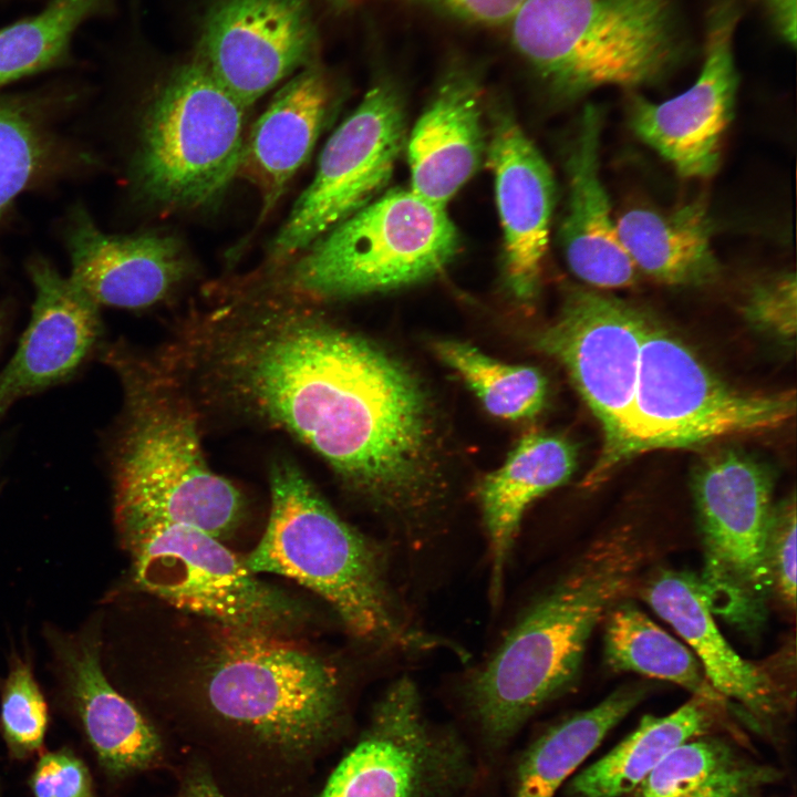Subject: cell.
<instances>
[{"instance_id":"cell-9","label":"cell","mask_w":797,"mask_h":797,"mask_svg":"<svg viewBox=\"0 0 797 797\" xmlns=\"http://www.w3.org/2000/svg\"><path fill=\"white\" fill-rule=\"evenodd\" d=\"M795 413L794 390L774 393L736 390L649 318L617 468L654 449L693 448L723 437L769 431Z\"/></svg>"},{"instance_id":"cell-39","label":"cell","mask_w":797,"mask_h":797,"mask_svg":"<svg viewBox=\"0 0 797 797\" xmlns=\"http://www.w3.org/2000/svg\"><path fill=\"white\" fill-rule=\"evenodd\" d=\"M780 35L795 44L796 0H765Z\"/></svg>"},{"instance_id":"cell-25","label":"cell","mask_w":797,"mask_h":797,"mask_svg":"<svg viewBox=\"0 0 797 797\" xmlns=\"http://www.w3.org/2000/svg\"><path fill=\"white\" fill-rule=\"evenodd\" d=\"M615 225L636 270L659 282L702 286L721 273L712 246L713 224L701 200L670 213L631 208L615 219Z\"/></svg>"},{"instance_id":"cell-23","label":"cell","mask_w":797,"mask_h":797,"mask_svg":"<svg viewBox=\"0 0 797 797\" xmlns=\"http://www.w3.org/2000/svg\"><path fill=\"white\" fill-rule=\"evenodd\" d=\"M335 87L318 60L302 68L275 95L245 139L238 175L261 196L266 217L308 161L330 115Z\"/></svg>"},{"instance_id":"cell-5","label":"cell","mask_w":797,"mask_h":797,"mask_svg":"<svg viewBox=\"0 0 797 797\" xmlns=\"http://www.w3.org/2000/svg\"><path fill=\"white\" fill-rule=\"evenodd\" d=\"M513 44L558 94L652 83L680 61L674 0H524Z\"/></svg>"},{"instance_id":"cell-3","label":"cell","mask_w":797,"mask_h":797,"mask_svg":"<svg viewBox=\"0 0 797 797\" xmlns=\"http://www.w3.org/2000/svg\"><path fill=\"white\" fill-rule=\"evenodd\" d=\"M271 507L265 532L245 562L310 589L337 611L355 636L403 652L463 650L408 620L393 592L382 551L325 503L289 462L270 476Z\"/></svg>"},{"instance_id":"cell-18","label":"cell","mask_w":797,"mask_h":797,"mask_svg":"<svg viewBox=\"0 0 797 797\" xmlns=\"http://www.w3.org/2000/svg\"><path fill=\"white\" fill-rule=\"evenodd\" d=\"M643 599L687 643L712 687L734 701L769 738L788 711L778 683L760 665L743 659L717 628L698 578L664 569L641 588Z\"/></svg>"},{"instance_id":"cell-21","label":"cell","mask_w":797,"mask_h":797,"mask_svg":"<svg viewBox=\"0 0 797 797\" xmlns=\"http://www.w3.org/2000/svg\"><path fill=\"white\" fill-rule=\"evenodd\" d=\"M602 115L594 105L581 114L567 158L568 197L559 228L571 272L598 289L625 288L638 270L627 253L600 177Z\"/></svg>"},{"instance_id":"cell-19","label":"cell","mask_w":797,"mask_h":797,"mask_svg":"<svg viewBox=\"0 0 797 797\" xmlns=\"http://www.w3.org/2000/svg\"><path fill=\"white\" fill-rule=\"evenodd\" d=\"M35 298L29 325L0 372V415L18 400L70 376L100 332L99 306L49 262L29 265Z\"/></svg>"},{"instance_id":"cell-35","label":"cell","mask_w":797,"mask_h":797,"mask_svg":"<svg viewBox=\"0 0 797 797\" xmlns=\"http://www.w3.org/2000/svg\"><path fill=\"white\" fill-rule=\"evenodd\" d=\"M744 311L755 328L783 342L794 341L797 328L796 273L784 271L756 284Z\"/></svg>"},{"instance_id":"cell-24","label":"cell","mask_w":797,"mask_h":797,"mask_svg":"<svg viewBox=\"0 0 797 797\" xmlns=\"http://www.w3.org/2000/svg\"><path fill=\"white\" fill-rule=\"evenodd\" d=\"M576 464L573 446L563 437L529 433L521 437L504 465L478 487L490 555V599L501 597L506 566L526 509L538 497L563 484Z\"/></svg>"},{"instance_id":"cell-33","label":"cell","mask_w":797,"mask_h":797,"mask_svg":"<svg viewBox=\"0 0 797 797\" xmlns=\"http://www.w3.org/2000/svg\"><path fill=\"white\" fill-rule=\"evenodd\" d=\"M33 121L17 104L0 100V217L23 190L45 154Z\"/></svg>"},{"instance_id":"cell-29","label":"cell","mask_w":797,"mask_h":797,"mask_svg":"<svg viewBox=\"0 0 797 797\" xmlns=\"http://www.w3.org/2000/svg\"><path fill=\"white\" fill-rule=\"evenodd\" d=\"M646 687L624 685L597 705L546 729L520 756L511 797H555L558 789L646 695Z\"/></svg>"},{"instance_id":"cell-32","label":"cell","mask_w":797,"mask_h":797,"mask_svg":"<svg viewBox=\"0 0 797 797\" xmlns=\"http://www.w3.org/2000/svg\"><path fill=\"white\" fill-rule=\"evenodd\" d=\"M433 349L494 416L517 421L531 418L542 410L547 381L537 369L499 362L456 340H436Z\"/></svg>"},{"instance_id":"cell-36","label":"cell","mask_w":797,"mask_h":797,"mask_svg":"<svg viewBox=\"0 0 797 797\" xmlns=\"http://www.w3.org/2000/svg\"><path fill=\"white\" fill-rule=\"evenodd\" d=\"M796 498L774 507L766 545V565L772 594L796 607Z\"/></svg>"},{"instance_id":"cell-27","label":"cell","mask_w":797,"mask_h":797,"mask_svg":"<svg viewBox=\"0 0 797 797\" xmlns=\"http://www.w3.org/2000/svg\"><path fill=\"white\" fill-rule=\"evenodd\" d=\"M724 706L693 695L676 711L645 715L615 747L570 777L567 797H624L675 747L711 734Z\"/></svg>"},{"instance_id":"cell-20","label":"cell","mask_w":797,"mask_h":797,"mask_svg":"<svg viewBox=\"0 0 797 797\" xmlns=\"http://www.w3.org/2000/svg\"><path fill=\"white\" fill-rule=\"evenodd\" d=\"M69 279L95 304L127 309L164 299L189 272L185 249L158 234H104L86 211H74L68 234Z\"/></svg>"},{"instance_id":"cell-34","label":"cell","mask_w":797,"mask_h":797,"mask_svg":"<svg viewBox=\"0 0 797 797\" xmlns=\"http://www.w3.org/2000/svg\"><path fill=\"white\" fill-rule=\"evenodd\" d=\"M1 724L10 746L18 753H30L42 746L48 710L30 667L18 662L11 670L2 693Z\"/></svg>"},{"instance_id":"cell-2","label":"cell","mask_w":797,"mask_h":797,"mask_svg":"<svg viewBox=\"0 0 797 797\" xmlns=\"http://www.w3.org/2000/svg\"><path fill=\"white\" fill-rule=\"evenodd\" d=\"M649 551L646 540L630 527L594 540L469 677L467 706L490 747L506 745L536 712L568 690L592 632L638 584Z\"/></svg>"},{"instance_id":"cell-31","label":"cell","mask_w":797,"mask_h":797,"mask_svg":"<svg viewBox=\"0 0 797 797\" xmlns=\"http://www.w3.org/2000/svg\"><path fill=\"white\" fill-rule=\"evenodd\" d=\"M106 0H51L39 13L0 29V86L61 63L79 27Z\"/></svg>"},{"instance_id":"cell-26","label":"cell","mask_w":797,"mask_h":797,"mask_svg":"<svg viewBox=\"0 0 797 797\" xmlns=\"http://www.w3.org/2000/svg\"><path fill=\"white\" fill-rule=\"evenodd\" d=\"M69 681L85 733L101 764L123 775L149 766L161 741L103 673L97 646L83 641L65 653Z\"/></svg>"},{"instance_id":"cell-17","label":"cell","mask_w":797,"mask_h":797,"mask_svg":"<svg viewBox=\"0 0 797 797\" xmlns=\"http://www.w3.org/2000/svg\"><path fill=\"white\" fill-rule=\"evenodd\" d=\"M488 159L504 232L505 283L522 303L537 296L549 242L555 180L549 165L515 117L491 113Z\"/></svg>"},{"instance_id":"cell-7","label":"cell","mask_w":797,"mask_h":797,"mask_svg":"<svg viewBox=\"0 0 797 797\" xmlns=\"http://www.w3.org/2000/svg\"><path fill=\"white\" fill-rule=\"evenodd\" d=\"M246 110L196 59L173 69L141 123L134 173L142 195L168 209L219 200L239 173Z\"/></svg>"},{"instance_id":"cell-16","label":"cell","mask_w":797,"mask_h":797,"mask_svg":"<svg viewBox=\"0 0 797 797\" xmlns=\"http://www.w3.org/2000/svg\"><path fill=\"white\" fill-rule=\"evenodd\" d=\"M737 18L732 3H722L714 10L704 62L689 89L663 102L638 97L632 103L631 128L681 176L706 178L718 167L738 87L733 53Z\"/></svg>"},{"instance_id":"cell-11","label":"cell","mask_w":797,"mask_h":797,"mask_svg":"<svg viewBox=\"0 0 797 797\" xmlns=\"http://www.w3.org/2000/svg\"><path fill=\"white\" fill-rule=\"evenodd\" d=\"M137 583L220 628L286 634L303 610L260 581L220 539L196 528L153 525L121 530Z\"/></svg>"},{"instance_id":"cell-13","label":"cell","mask_w":797,"mask_h":797,"mask_svg":"<svg viewBox=\"0 0 797 797\" xmlns=\"http://www.w3.org/2000/svg\"><path fill=\"white\" fill-rule=\"evenodd\" d=\"M649 317L593 289L567 294L558 318L536 333L535 345L561 363L601 426L602 447L584 485L617 469L638 383Z\"/></svg>"},{"instance_id":"cell-41","label":"cell","mask_w":797,"mask_h":797,"mask_svg":"<svg viewBox=\"0 0 797 797\" xmlns=\"http://www.w3.org/2000/svg\"><path fill=\"white\" fill-rule=\"evenodd\" d=\"M335 10H343L354 3L355 0H323Z\"/></svg>"},{"instance_id":"cell-42","label":"cell","mask_w":797,"mask_h":797,"mask_svg":"<svg viewBox=\"0 0 797 797\" xmlns=\"http://www.w3.org/2000/svg\"><path fill=\"white\" fill-rule=\"evenodd\" d=\"M0 330H1V323H0Z\"/></svg>"},{"instance_id":"cell-30","label":"cell","mask_w":797,"mask_h":797,"mask_svg":"<svg viewBox=\"0 0 797 797\" xmlns=\"http://www.w3.org/2000/svg\"><path fill=\"white\" fill-rule=\"evenodd\" d=\"M603 624L604 658L612 670L675 683L727 708L728 703L712 687L692 651L628 598L611 608Z\"/></svg>"},{"instance_id":"cell-12","label":"cell","mask_w":797,"mask_h":797,"mask_svg":"<svg viewBox=\"0 0 797 797\" xmlns=\"http://www.w3.org/2000/svg\"><path fill=\"white\" fill-rule=\"evenodd\" d=\"M476 779L466 744L429 722L416 685L402 677L381 695L320 797H463Z\"/></svg>"},{"instance_id":"cell-8","label":"cell","mask_w":797,"mask_h":797,"mask_svg":"<svg viewBox=\"0 0 797 797\" xmlns=\"http://www.w3.org/2000/svg\"><path fill=\"white\" fill-rule=\"evenodd\" d=\"M220 629L206 680L207 701L218 715L292 752L333 733L342 692L328 662L284 634Z\"/></svg>"},{"instance_id":"cell-37","label":"cell","mask_w":797,"mask_h":797,"mask_svg":"<svg viewBox=\"0 0 797 797\" xmlns=\"http://www.w3.org/2000/svg\"><path fill=\"white\" fill-rule=\"evenodd\" d=\"M34 797H93L90 773L71 752L44 754L31 778Z\"/></svg>"},{"instance_id":"cell-14","label":"cell","mask_w":797,"mask_h":797,"mask_svg":"<svg viewBox=\"0 0 797 797\" xmlns=\"http://www.w3.org/2000/svg\"><path fill=\"white\" fill-rule=\"evenodd\" d=\"M404 135L400 90L382 79L325 143L312 182L270 242L271 259L287 262L369 204L390 179Z\"/></svg>"},{"instance_id":"cell-1","label":"cell","mask_w":797,"mask_h":797,"mask_svg":"<svg viewBox=\"0 0 797 797\" xmlns=\"http://www.w3.org/2000/svg\"><path fill=\"white\" fill-rule=\"evenodd\" d=\"M226 319L199 354L237 407L294 435L381 509L408 516L435 500L432 411L404 364L291 302Z\"/></svg>"},{"instance_id":"cell-28","label":"cell","mask_w":797,"mask_h":797,"mask_svg":"<svg viewBox=\"0 0 797 797\" xmlns=\"http://www.w3.org/2000/svg\"><path fill=\"white\" fill-rule=\"evenodd\" d=\"M782 777L711 733L671 751L625 797H757Z\"/></svg>"},{"instance_id":"cell-4","label":"cell","mask_w":797,"mask_h":797,"mask_svg":"<svg viewBox=\"0 0 797 797\" xmlns=\"http://www.w3.org/2000/svg\"><path fill=\"white\" fill-rule=\"evenodd\" d=\"M125 411L114 448L115 511L121 530L177 525L218 539L241 519L239 490L206 463L196 418L162 372L110 353Z\"/></svg>"},{"instance_id":"cell-40","label":"cell","mask_w":797,"mask_h":797,"mask_svg":"<svg viewBox=\"0 0 797 797\" xmlns=\"http://www.w3.org/2000/svg\"><path fill=\"white\" fill-rule=\"evenodd\" d=\"M182 797H222L213 779L203 772L194 774L186 783Z\"/></svg>"},{"instance_id":"cell-38","label":"cell","mask_w":797,"mask_h":797,"mask_svg":"<svg viewBox=\"0 0 797 797\" xmlns=\"http://www.w3.org/2000/svg\"><path fill=\"white\" fill-rule=\"evenodd\" d=\"M438 10L452 18L480 24L509 23L524 0H406Z\"/></svg>"},{"instance_id":"cell-6","label":"cell","mask_w":797,"mask_h":797,"mask_svg":"<svg viewBox=\"0 0 797 797\" xmlns=\"http://www.w3.org/2000/svg\"><path fill=\"white\" fill-rule=\"evenodd\" d=\"M458 247V234L445 207L411 189H394L288 260L279 287L296 301L397 289L439 273Z\"/></svg>"},{"instance_id":"cell-15","label":"cell","mask_w":797,"mask_h":797,"mask_svg":"<svg viewBox=\"0 0 797 797\" xmlns=\"http://www.w3.org/2000/svg\"><path fill=\"white\" fill-rule=\"evenodd\" d=\"M309 0H215L200 24L195 59L246 108L317 60Z\"/></svg>"},{"instance_id":"cell-10","label":"cell","mask_w":797,"mask_h":797,"mask_svg":"<svg viewBox=\"0 0 797 797\" xmlns=\"http://www.w3.org/2000/svg\"><path fill=\"white\" fill-rule=\"evenodd\" d=\"M693 497L704 550L698 578L713 613L753 632L772 596L766 545L772 522L769 473L751 457L722 451L694 473Z\"/></svg>"},{"instance_id":"cell-22","label":"cell","mask_w":797,"mask_h":797,"mask_svg":"<svg viewBox=\"0 0 797 797\" xmlns=\"http://www.w3.org/2000/svg\"><path fill=\"white\" fill-rule=\"evenodd\" d=\"M482 92L475 70L452 65L410 135V189L432 204L445 207L479 165Z\"/></svg>"}]
</instances>
